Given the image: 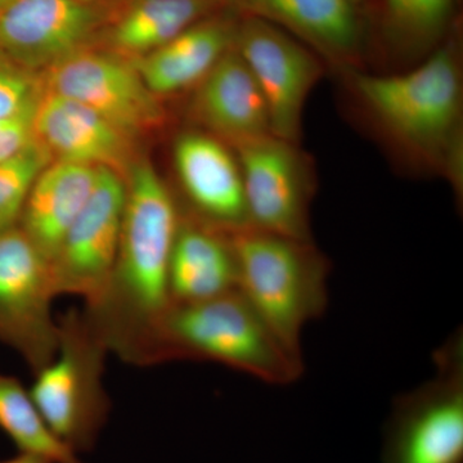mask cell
<instances>
[{"label": "cell", "instance_id": "7c38bea8", "mask_svg": "<svg viewBox=\"0 0 463 463\" xmlns=\"http://www.w3.org/2000/svg\"><path fill=\"white\" fill-rule=\"evenodd\" d=\"M111 7L80 0H12L0 9V51L33 71H44L90 47L111 21Z\"/></svg>", "mask_w": 463, "mask_h": 463}, {"label": "cell", "instance_id": "603a6c76", "mask_svg": "<svg viewBox=\"0 0 463 463\" xmlns=\"http://www.w3.org/2000/svg\"><path fill=\"white\" fill-rule=\"evenodd\" d=\"M394 25L416 42L430 41L446 25L452 0H386Z\"/></svg>", "mask_w": 463, "mask_h": 463}, {"label": "cell", "instance_id": "ac0fdd59", "mask_svg": "<svg viewBox=\"0 0 463 463\" xmlns=\"http://www.w3.org/2000/svg\"><path fill=\"white\" fill-rule=\"evenodd\" d=\"M234 35L225 21H203L133 62L152 93H175L199 84L233 47Z\"/></svg>", "mask_w": 463, "mask_h": 463}, {"label": "cell", "instance_id": "6da1fadb", "mask_svg": "<svg viewBox=\"0 0 463 463\" xmlns=\"http://www.w3.org/2000/svg\"><path fill=\"white\" fill-rule=\"evenodd\" d=\"M128 174L114 268L83 312L109 353L139 365L152 328L172 304L169 265L181 216L152 165L143 161Z\"/></svg>", "mask_w": 463, "mask_h": 463}, {"label": "cell", "instance_id": "ffe728a7", "mask_svg": "<svg viewBox=\"0 0 463 463\" xmlns=\"http://www.w3.org/2000/svg\"><path fill=\"white\" fill-rule=\"evenodd\" d=\"M212 5L213 0H134L111 20V51L138 60L194 25Z\"/></svg>", "mask_w": 463, "mask_h": 463}, {"label": "cell", "instance_id": "2e32d148", "mask_svg": "<svg viewBox=\"0 0 463 463\" xmlns=\"http://www.w3.org/2000/svg\"><path fill=\"white\" fill-rule=\"evenodd\" d=\"M99 167L53 161L36 176L18 227L51 263L99 181Z\"/></svg>", "mask_w": 463, "mask_h": 463}, {"label": "cell", "instance_id": "484cf974", "mask_svg": "<svg viewBox=\"0 0 463 463\" xmlns=\"http://www.w3.org/2000/svg\"><path fill=\"white\" fill-rule=\"evenodd\" d=\"M0 463H52L48 461L44 457L33 455V453L18 452L17 456L12 457V458L5 459V461H0Z\"/></svg>", "mask_w": 463, "mask_h": 463}, {"label": "cell", "instance_id": "d6986e66", "mask_svg": "<svg viewBox=\"0 0 463 463\" xmlns=\"http://www.w3.org/2000/svg\"><path fill=\"white\" fill-rule=\"evenodd\" d=\"M258 18L294 30L335 60L354 57L359 25L350 0H234Z\"/></svg>", "mask_w": 463, "mask_h": 463}, {"label": "cell", "instance_id": "f1b7e54d", "mask_svg": "<svg viewBox=\"0 0 463 463\" xmlns=\"http://www.w3.org/2000/svg\"><path fill=\"white\" fill-rule=\"evenodd\" d=\"M350 2H352V3H353V5H354V3L362 2V0H350Z\"/></svg>", "mask_w": 463, "mask_h": 463}, {"label": "cell", "instance_id": "d4e9b609", "mask_svg": "<svg viewBox=\"0 0 463 463\" xmlns=\"http://www.w3.org/2000/svg\"><path fill=\"white\" fill-rule=\"evenodd\" d=\"M38 99L16 114L0 118V163L16 156L32 145L33 111Z\"/></svg>", "mask_w": 463, "mask_h": 463}, {"label": "cell", "instance_id": "9a60e30c", "mask_svg": "<svg viewBox=\"0 0 463 463\" xmlns=\"http://www.w3.org/2000/svg\"><path fill=\"white\" fill-rule=\"evenodd\" d=\"M196 87L194 116L231 145L272 134L263 93L234 45Z\"/></svg>", "mask_w": 463, "mask_h": 463}, {"label": "cell", "instance_id": "9c48e42d", "mask_svg": "<svg viewBox=\"0 0 463 463\" xmlns=\"http://www.w3.org/2000/svg\"><path fill=\"white\" fill-rule=\"evenodd\" d=\"M242 174L250 227L312 241V175L295 143L273 134L234 143Z\"/></svg>", "mask_w": 463, "mask_h": 463}, {"label": "cell", "instance_id": "44dd1931", "mask_svg": "<svg viewBox=\"0 0 463 463\" xmlns=\"http://www.w3.org/2000/svg\"><path fill=\"white\" fill-rule=\"evenodd\" d=\"M0 430L16 444L18 452L33 453L52 463H83L54 437L20 380L2 373Z\"/></svg>", "mask_w": 463, "mask_h": 463}, {"label": "cell", "instance_id": "30bf717a", "mask_svg": "<svg viewBox=\"0 0 463 463\" xmlns=\"http://www.w3.org/2000/svg\"><path fill=\"white\" fill-rule=\"evenodd\" d=\"M127 179L99 167V181L50 267L56 297L76 295L91 303L105 288L120 242Z\"/></svg>", "mask_w": 463, "mask_h": 463}, {"label": "cell", "instance_id": "83f0119b", "mask_svg": "<svg viewBox=\"0 0 463 463\" xmlns=\"http://www.w3.org/2000/svg\"><path fill=\"white\" fill-rule=\"evenodd\" d=\"M12 0H0V9H3L5 7V5H8L9 3H11Z\"/></svg>", "mask_w": 463, "mask_h": 463}, {"label": "cell", "instance_id": "7402d4cb", "mask_svg": "<svg viewBox=\"0 0 463 463\" xmlns=\"http://www.w3.org/2000/svg\"><path fill=\"white\" fill-rule=\"evenodd\" d=\"M48 164L50 156L33 141L16 156L0 163V233L20 223L33 182Z\"/></svg>", "mask_w": 463, "mask_h": 463}, {"label": "cell", "instance_id": "52a82bcc", "mask_svg": "<svg viewBox=\"0 0 463 463\" xmlns=\"http://www.w3.org/2000/svg\"><path fill=\"white\" fill-rule=\"evenodd\" d=\"M50 263L20 227L0 233V343L23 356L33 374L57 354L60 326Z\"/></svg>", "mask_w": 463, "mask_h": 463}, {"label": "cell", "instance_id": "3957f363", "mask_svg": "<svg viewBox=\"0 0 463 463\" xmlns=\"http://www.w3.org/2000/svg\"><path fill=\"white\" fill-rule=\"evenodd\" d=\"M365 108L405 148L447 170L458 182L462 166V78L452 48L435 52L402 75L350 72Z\"/></svg>", "mask_w": 463, "mask_h": 463}, {"label": "cell", "instance_id": "e0dca14e", "mask_svg": "<svg viewBox=\"0 0 463 463\" xmlns=\"http://www.w3.org/2000/svg\"><path fill=\"white\" fill-rule=\"evenodd\" d=\"M172 303H196L237 289V267L230 232L182 219L169 265Z\"/></svg>", "mask_w": 463, "mask_h": 463}, {"label": "cell", "instance_id": "4fadbf2b", "mask_svg": "<svg viewBox=\"0 0 463 463\" xmlns=\"http://www.w3.org/2000/svg\"><path fill=\"white\" fill-rule=\"evenodd\" d=\"M33 139L53 161L129 173L132 136L93 109L43 90L35 105ZM124 176V175H123Z\"/></svg>", "mask_w": 463, "mask_h": 463}, {"label": "cell", "instance_id": "8fae6325", "mask_svg": "<svg viewBox=\"0 0 463 463\" xmlns=\"http://www.w3.org/2000/svg\"><path fill=\"white\" fill-rule=\"evenodd\" d=\"M233 45L263 93L270 132L297 145L304 106L321 78V63L263 18L246 21L236 30Z\"/></svg>", "mask_w": 463, "mask_h": 463}, {"label": "cell", "instance_id": "5b68a950", "mask_svg": "<svg viewBox=\"0 0 463 463\" xmlns=\"http://www.w3.org/2000/svg\"><path fill=\"white\" fill-rule=\"evenodd\" d=\"M58 326L57 354L35 373L29 392L54 437L78 455L96 446L108 422L111 403L102 377L109 350L80 310H69Z\"/></svg>", "mask_w": 463, "mask_h": 463}, {"label": "cell", "instance_id": "cb8c5ba5", "mask_svg": "<svg viewBox=\"0 0 463 463\" xmlns=\"http://www.w3.org/2000/svg\"><path fill=\"white\" fill-rule=\"evenodd\" d=\"M42 93L41 72L20 65L0 51V118L16 114Z\"/></svg>", "mask_w": 463, "mask_h": 463}, {"label": "cell", "instance_id": "ba28073f", "mask_svg": "<svg viewBox=\"0 0 463 463\" xmlns=\"http://www.w3.org/2000/svg\"><path fill=\"white\" fill-rule=\"evenodd\" d=\"M43 90L66 97L136 136L157 129L165 112L133 61L112 51L85 47L41 72Z\"/></svg>", "mask_w": 463, "mask_h": 463}, {"label": "cell", "instance_id": "5bb4252c", "mask_svg": "<svg viewBox=\"0 0 463 463\" xmlns=\"http://www.w3.org/2000/svg\"><path fill=\"white\" fill-rule=\"evenodd\" d=\"M174 163L199 221L225 232L249 227L239 160L223 143L207 134H182L174 145Z\"/></svg>", "mask_w": 463, "mask_h": 463}, {"label": "cell", "instance_id": "8992f818", "mask_svg": "<svg viewBox=\"0 0 463 463\" xmlns=\"http://www.w3.org/2000/svg\"><path fill=\"white\" fill-rule=\"evenodd\" d=\"M434 374L392 405L383 463H463V336L434 354Z\"/></svg>", "mask_w": 463, "mask_h": 463}, {"label": "cell", "instance_id": "7a4b0ae2", "mask_svg": "<svg viewBox=\"0 0 463 463\" xmlns=\"http://www.w3.org/2000/svg\"><path fill=\"white\" fill-rule=\"evenodd\" d=\"M170 361L214 362L272 385H288L304 373L303 354L274 334L239 289L167 307L139 365Z\"/></svg>", "mask_w": 463, "mask_h": 463}, {"label": "cell", "instance_id": "4316f807", "mask_svg": "<svg viewBox=\"0 0 463 463\" xmlns=\"http://www.w3.org/2000/svg\"><path fill=\"white\" fill-rule=\"evenodd\" d=\"M80 2L90 3V5H114L116 0H80Z\"/></svg>", "mask_w": 463, "mask_h": 463}, {"label": "cell", "instance_id": "277c9868", "mask_svg": "<svg viewBox=\"0 0 463 463\" xmlns=\"http://www.w3.org/2000/svg\"><path fill=\"white\" fill-rule=\"evenodd\" d=\"M237 289L274 334L301 353V332L327 309V258L313 245L254 227L230 232Z\"/></svg>", "mask_w": 463, "mask_h": 463}]
</instances>
